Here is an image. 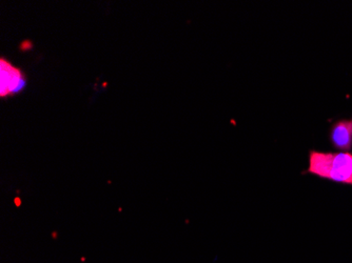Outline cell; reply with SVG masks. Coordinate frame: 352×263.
<instances>
[{"instance_id": "6da1fadb", "label": "cell", "mask_w": 352, "mask_h": 263, "mask_svg": "<svg viewBox=\"0 0 352 263\" xmlns=\"http://www.w3.org/2000/svg\"><path fill=\"white\" fill-rule=\"evenodd\" d=\"M305 173L334 183L352 185V154L311 150L308 155V169Z\"/></svg>"}, {"instance_id": "3957f363", "label": "cell", "mask_w": 352, "mask_h": 263, "mask_svg": "<svg viewBox=\"0 0 352 263\" xmlns=\"http://www.w3.org/2000/svg\"><path fill=\"white\" fill-rule=\"evenodd\" d=\"M25 86L23 74L8 61L1 60V96L19 92Z\"/></svg>"}, {"instance_id": "7a4b0ae2", "label": "cell", "mask_w": 352, "mask_h": 263, "mask_svg": "<svg viewBox=\"0 0 352 263\" xmlns=\"http://www.w3.org/2000/svg\"><path fill=\"white\" fill-rule=\"evenodd\" d=\"M330 141L336 149L350 151L352 149V118L340 119L330 128Z\"/></svg>"}, {"instance_id": "277c9868", "label": "cell", "mask_w": 352, "mask_h": 263, "mask_svg": "<svg viewBox=\"0 0 352 263\" xmlns=\"http://www.w3.org/2000/svg\"><path fill=\"white\" fill-rule=\"evenodd\" d=\"M14 203H16V205H17V207H21V199L19 198V197H17V198H15V201H14Z\"/></svg>"}]
</instances>
